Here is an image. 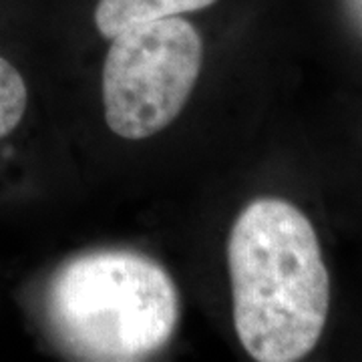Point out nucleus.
Returning a JSON list of instances; mask_svg holds the SVG:
<instances>
[{"label": "nucleus", "instance_id": "7ed1b4c3", "mask_svg": "<svg viewBox=\"0 0 362 362\" xmlns=\"http://www.w3.org/2000/svg\"><path fill=\"white\" fill-rule=\"evenodd\" d=\"M103 65L109 129L147 139L169 127L194 90L204 45L187 18L168 16L117 33Z\"/></svg>", "mask_w": 362, "mask_h": 362}, {"label": "nucleus", "instance_id": "f257e3e1", "mask_svg": "<svg viewBox=\"0 0 362 362\" xmlns=\"http://www.w3.org/2000/svg\"><path fill=\"white\" fill-rule=\"evenodd\" d=\"M233 326L259 362H294L322 337L330 278L310 220L280 197L242 209L228 242Z\"/></svg>", "mask_w": 362, "mask_h": 362}, {"label": "nucleus", "instance_id": "39448f33", "mask_svg": "<svg viewBox=\"0 0 362 362\" xmlns=\"http://www.w3.org/2000/svg\"><path fill=\"white\" fill-rule=\"evenodd\" d=\"M28 103L25 78L0 57V139L11 135L23 121Z\"/></svg>", "mask_w": 362, "mask_h": 362}, {"label": "nucleus", "instance_id": "f03ea898", "mask_svg": "<svg viewBox=\"0 0 362 362\" xmlns=\"http://www.w3.org/2000/svg\"><path fill=\"white\" fill-rule=\"evenodd\" d=\"M57 342L83 361H141L169 342L180 296L157 262L127 250H99L65 262L47 290Z\"/></svg>", "mask_w": 362, "mask_h": 362}, {"label": "nucleus", "instance_id": "20e7f679", "mask_svg": "<svg viewBox=\"0 0 362 362\" xmlns=\"http://www.w3.org/2000/svg\"><path fill=\"white\" fill-rule=\"evenodd\" d=\"M216 2L218 0H97L95 25L105 39H113L129 26L197 13Z\"/></svg>", "mask_w": 362, "mask_h": 362}]
</instances>
